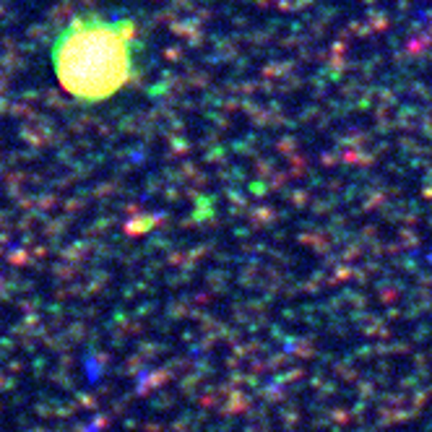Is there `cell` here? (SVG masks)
<instances>
[{
    "label": "cell",
    "mask_w": 432,
    "mask_h": 432,
    "mask_svg": "<svg viewBox=\"0 0 432 432\" xmlns=\"http://www.w3.org/2000/svg\"><path fill=\"white\" fill-rule=\"evenodd\" d=\"M138 29L130 16L76 13L60 26L50 60L60 89L83 107L115 99L138 76Z\"/></svg>",
    "instance_id": "obj_1"
}]
</instances>
